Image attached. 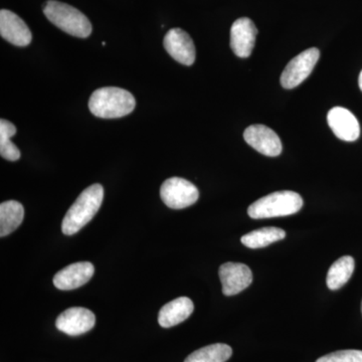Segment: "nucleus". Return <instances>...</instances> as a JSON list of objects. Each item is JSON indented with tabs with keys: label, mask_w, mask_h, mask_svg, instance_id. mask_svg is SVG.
Returning <instances> with one entry per match:
<instances>
[{
	"label": "nucleus",
	"mask_w": 362,
	"mask_h": 362,
	"mask_svg": "<svg viewBox=\"0 0 362 362\" xmlns=\"http://www.w3.org/2000/svg\"><path fill=\"white\" fill-rule=\"evenodd\" d=\"M285 237L284 230L271 226V228H259V230L243 235L240 242L250 249H259V247H268L273 243L285 239Z\"/></svg>",
	"instance_id": "obj_18"
},
{
	"label": "nucleus",
	"mask_w": 362,
	"mask_h": 362,
	"mask_svg": "<svg viewBox=\"0 0 362 362\" xmlns=\"http://www.w3.org/2000/svg\"><path fill=\"white\" fill-rule=\"evenodd\" d=\"M258 33L256 25L250 18H239L230 28V47L240 58L251 56Z\"/></svg>",
	"instance_id": "obj_11"
},
{
	"label": "nucleus",
	"mask_w": 362,
	"mask_h": 362,
	"mask_svg": "<svg viewBox=\"0 0 362 362\" xmlns=\"http://www.w3.org/2000/svg\"><path fill=\"white\" fill-rule=\"evenodd\" d=\"M194 310V302L189 298H176L173 301L164 305L159 311V325L163 328L173 327L187 320Z\"/></svg>",
	"instance_id": "obj_15"
},
{
	"label": "nucleus",
	"mask_w": 362,
	"mask_h": 362,
	"mask_svg": "<svg viewBox=\"0 0 362 362\" xmlns=\"http://www.w3.org/2000/svg\"><path fill=\"white\" fill-rule=\"evenodd\" d=\"M220 275L223 293L226 296H233L247 289L252 282L251 269L245 264L226 263L221 266Z\"/></svg>",
	"instance_id": "obj_9"
},
{
	"label": "nucleus",
	"mask_w": 362,
	"mask_h": 362,
	"mask_svg": "<svg viewBox=\"0 0 362 362\" xmlns=\"http://www.w3.org/2000/svg\"><path fill=\"white\" fill-rule=\"evenodd\" d=\"M303 204V199L297 192L290 190L276 192L252 204L247 214L255 220L291 216L298 213Z\"/></svg>",
	"instance_id": "obj_3"
},
{
	"label": "nucleus",
	"mask_w": 362,
	"mask_h": 362,
	"mask_svg": "<svg viewBox=\"0 0 362 362\" xmlns=\"http://www.w3.org/2000/svg\"><path fill=\"white\" fill-rule=\"evenodd\" d=\"M358 85L359 88H361V90H362V71H361V75H359Z\"/></svg>",
	"instance_id": "obj_22"
},
{
	"label": "nucleus",
	"mask_w": 362,
	"mask_h": 362,
	"mask_svg": "<svg viewBox=\"0 0 362 362\" xmlns=\"http://www.w3.org/2000/svg\"><path fill=\"white\" fill-rule=\"evenodd\" d=\"M16 133V127L13 123L6 119L0 120V156L8 161L18 160L21 156L20 149L11 140Z\"/></svg>",
	"instance_id": "obj_20"
},
{
	"label": "nucleus",
	"mask_w": 362,
	"mask_h": 362,
	"mask_svg": "<svg viewBox=\"0 0 362 362\" xmlns=\"http://www.w3.org/2000/svg\"><path fill=\"white\" fill-rule=\"evenodd\" d=\"M103 199L104 188L101 185L96 183L86 188L66 211L62 223L63 233L73 235L82 230L96 216Z\"/></svg>",
	"instance_id": "obj_1"
},
{
	"label": "nucleus",
	"mask_w": 362,
	"mask_h": 362,
	"mask_svg": "<svg viewBox=\"0 0 362 362\" xmlns=\"http://www.w3.org/2000/svg\"><path fill=\"white\" fill-rule=\"evenodd\" d=\"M96 323V317L92 311L83 307H71L59 314L56 326L61 332L70 337H78L89 332Z\"/></svg>",
	"instance_id": "obj_7"
},
{
	"label": "nucleus",
	"mask_w": 362,
	"mask_h": 362,
	"mask_svg": "<svg viewBox=\"0 0 362 362\" xmlns=\"http://www.w3.org/2000/svg\"><path fill=\"white\" fill-rule=\"evenodd\" d=\"M44 13L52 25L73 37L86 39L92 33V25L87 16L69 4L49 0L45 4Z\"/></svg>",
	"instance_id": "obj_4"
},
{
	"label": "nucleus",
	"mask_w": 362,
	"mask_h": 362,
	"mask_svg": "<svg viewBox=\"0 0 362 362\" xmlns=\"http://www.w3.org/2000/svg\"><path fill=\"white\" fill-rule=\"evenodd\" d=\"M361 312H362V303H361Z\"/></svg>",
	"instance_id": "obj_23"
},
{
	"label": "nucleus",
	"mask_w": 362,
	"mask_h": 362,
	"mask_svg": "<svg viewBox=\"0 0 362 362\" xmlns=\"http://www.w3.org/2000/svg\"><path fill=\"white\" fill-rule=\"evenodd\" d=\"M162 202L173 209H182L194 204L199 192L194 183L180 177H171L162 183L160 188Z\"/></svg>",
	"instance_id": "obj_5"
},
{
	"label": "nucleus",
	"mask_w": 362,
	"mask_h": 362,
	"mask_svg": "<svg viewBox=\"0 0 362 362\" xmlns=\"http://www.w3.org/2000/svg\"><path fill=\"white\" fill-rule=\"evenodd\" d=\"M327 122L335 136L343 141H356L361 135L356 117L342 107H335L328 112Z\"/></svg>",
	"instance_id": "obj_12"
},
{
	"label": "nucleus",
	"mask_w": 362,
	"mask_h": 362,
	"mask_svg": "<svg viewBox=\"0 0 362 362\" xmlns=\"http://www.w3.org/2000/svg\"><path fill=\"white\" fill-rule=\"evenodd\" d=\"M232 354V347L223 343H216L192 352L185 362H226Z\"/></svg>",
	"instance_id": "obj_19"
},
{
	"label": "nucleus",
	"mask_w": 362,
	"mask_h": 362,
	"mask_svg": "<svg viewBox=\"0 0 362 362\" xmlns=\"http://www.w3.org/2000/svg\"><path fill=\"white\" fill-rule=\"evenodd\" d=\"M354 266H356V263L352 257L344 256L338 259L328 271L327 278H326L327 287L332 291L343 287L351 278Z\"/></svg>",
	"instance_id": "obj_17"
},
{
	"label": "nucleus",
	"mask_w": 362,
	"mask_h": 362,
	"mask_svg": "<svg viewBox=\"0 0 362 362\" xmlns=\"http://www.w3.org/2000/svg\"><path fill=\"white\" fill-rule=\"evenodd\" d=\"M0 35L16 47H26L33 39L32 33L25 21L7 9L0 11Z\"/></svg>",
	"instance_id": "obj_13"
},
{
	"label": "nucleus",
	"mask_w": 362,
	"mask_h": 362,
	"mask_svg": "<svg viewBox=\"0 0 362 362\" xmlns=\"http://www.w3.org/2000/svg\"><path fill=\"white\" fill-rule=\"evenodd\" d=\"M25 216V209L21 202L7 201L0 204V237L4 238L14 232L21 225Z\"/></svg>",
	"instance_id": "obj_16"
},
{
	"label": "nucleus",
	"mask_w": 362,
	"mask_h": 362,
	"mask_svg": "<svg viewBox=\"0 0 362 362\" xmlns=\"http://www.w3.org/2000/svg\"><path fill=\"white\" fill-rule=\"evenodd\" d=\"M316 362H362V350H340L320 357Z\"/></svg>",
	"instance_id": "obj_21"
},
{
	"label": "nucleus",
	"mask_w": 362,
	"mask_h": 362,
	"mask_svg": "<svg viewBox=\"0 0 362 362\" xmlns=\"http://www.w3.org/2000/svg\"><path fill=\"white\" fill-rule=\"evenodd\" d=\"M166 52L178 63L192 66L195 61V47L192 37L181 28L168 30L164 37Z\"/></svg>",
	"instance_id": "obj_10"
},
{
	"label": "nucleus",
	"mask_w": 362,
	"mask_h": 362,
	"mask_svg": "<svg viewBox=\"0 0 362 362\" xmlns=\"http://www.w3.org/2000/svg\"><path fill=\"white\" fill-rule=\"evenodd\" d=\"M95 268L90 262H78L66 266L54 277V285L59 290L69 291L87 284L94 275Z\"/></svg>",
	"instance_id": "obj_14"
},
{
	"label": "nucleus",
	"mask_w": 362,
	"mask_h": 362,
	"mask_svg": "<svg viewBox=\"0 0 362 362\" xmlns=\"http://www.w3.org/2000/svg\"><path fill=\"white\" fill-rule=\"evenodd\" d=\"M135 98L128 90L116 87L100 88L90 98L93 115L103 119L121 118L134 110Z\"/></svg>",
	"instance_id": "obj_2"
},
{
	"label": "nucleus",
	"mask_w": 362,
	"mask_h": 362,
	"mask_svg": "<svg viewBox=\"0 0 362 362\" xmlns=\"http://www.w3.org/2000/svg\"><path fill=\"white\" fill-rule=\"evenodd\" d=\"M319 58H320V52L316 47L306 49L295 57L286 66L281 76V85L283 88L293 89L304 82L310 76Z\"/></svg>",
	"instance_id": "obj_6"
},
{
	"label": "nucleus",
	"mask_w": 362,
	"mask_h": 362,
	"mask_svg": "<svg viewBox=\"0 0 362 362\" xmlns=\"http://www.w3.org/2000/svg\"><path fill=\"white\" fill-rule=\"evenodd\" d=\"M245 141L263 156L276 157L282 152V142L275 131L264 125H252L244 132Z\"/></svg>",
	"instance_id": "obj_8"
}]
</instances>
